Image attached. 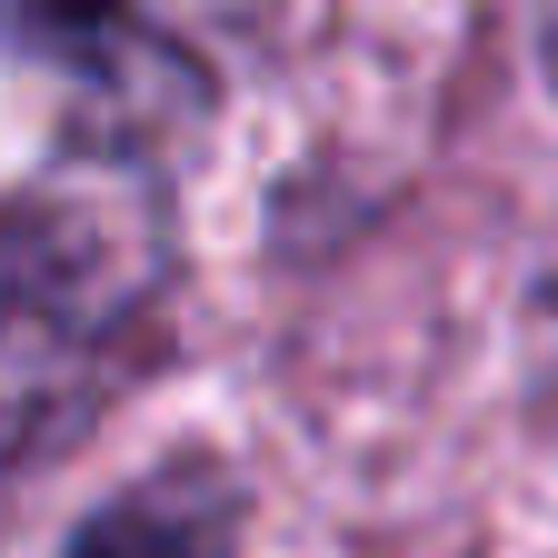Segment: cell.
I'll return each mask as SVG.
<instances>
[{
	"label": "cell",
	"instance_id": "cell-1",
	"mask_svg": "<svg viewBox=\"0 0 558 558\" xmlns=\"http://www.w3.org/2000/svg\"><path fill=\"white\" fill-rule=\"evenodd\" d=\"M150 310L160 259L130 209L81 190L0 209V478L60 449L140 369Z\"/></svg>",
	"mask_w": 558,
	"mask_h": 558
},
{
	"label": "cell",
	"instance_id": "cell-2",
	"mask_svg": "<svg viewBox=\"0 0 558 558\" xmlns=\"http://www.w3.org/2000/svg\"><path fill=\"white\" fill-rule=\"evenodd\" d=\"M60 558H240V499L220 469H150L120 499H100L81 529L60 538Z\"/></svg>",
	"mask_w": 558,
	"mask_h": 558
},
{
	"label": "cell",
	"instance_id": "cell-3",
	"mask_svg": "<svg viewBox=\"0 0 558 558\" xmlns=\"http://www.w3.org/2000/svg\"><path fill=\"white\" fill-rule=\"evenodd\" d=\"M120 31H130V0H0V40H11V50L110 60Z\"/></svg>",
	"mask_w": 558,
	"mask_h": 558
},
{
	"label": "cell",
	"instance_id": "cell-4",
	"mask_svg": "<svg viewBox=\"0 0 558 558\" xmlns=\"http://www.w3.org/2000/svg\"><path fill=\"white\" fill-rule=\"evenodd\" d=\"M529 40H538V70H548V90H558V0H529Z\"/></svg>",
	"mask_w": 558,
	"mask_h": 558
}]
</instances>
